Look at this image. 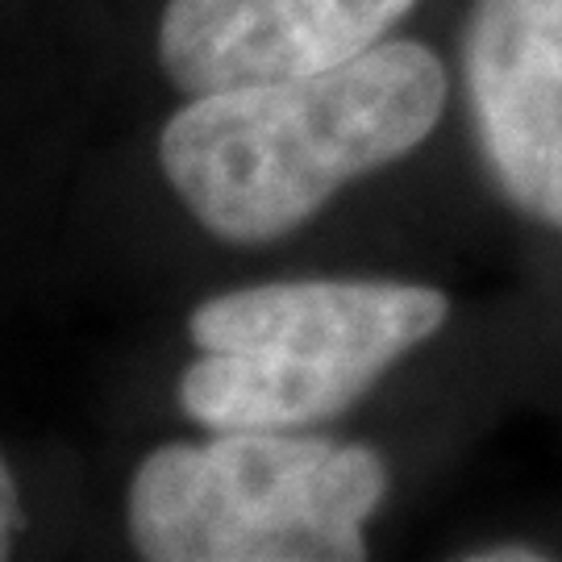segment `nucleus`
<instances>
[{
    "label": "nucleus",
    "mask_w": 562,
    "mask_h": 562,
    "mask_svg": "<svg viewBox=\"0 0 562 562\" xmlns=\"http://www.w3.org/2000/svg\"><path fill=\"white\" fill-rule=\"evenodd\" d=\"M546 554L533 546H492V550H475L467 554V562H542Z\"/></svg>",
    "instance_id": "obj_7"
},
{
    "label": "nucleus",
    "mask_w": 562,
    "mask_h": 562,
    "mask_svg": "<svg viewBox=\"0 0 562 562\" xmlns=\"http://www.w3.org/2000/svg\"><path fill=\"white\" fill-rule=\"evenodd\" d=\"M387 496L371 446L217 434L146 454L130 483V542L150 562H355Z\"/></svg>",
    "instance_id": "obj_3"
},
{
    "label": "nucleus",
    "mask_w": 562,
    "mask_h": 562,
    "mask_svg": "<svg viewBox=\"0 0 562 562\" xmlns=\"http://www.w3.org/2000/svg\"><path fill=\"white\" fill-rule=\"evenodd\" d=\"M450 80L422 42H380L359 59L196 97L162 125V176L222 241L259 246L422 146L446 113Z\"/></svg>",
    "instance_id": "obj_1"
},
{
    "label": "nucleus",
    "mask_w": 562,
    "mask_h": 562,
    "mask_svg": "<svg viewBox=\"0 0 562 562\" xmlns=\"http://www.w3.org/2000/svg\"><path fill=\"white\" fill-rule=\"evenodd\" d=\"M446 317L450 301L425 283L292 280L225 292L188 317L201 359L180 375V408L213 434L329 422Z\"/></svg>",
    "instance_id": "obj_2"
},
{
    "label": "nucleus",
    "mask_w": 562,
    "mask_h": 562,
    "mask_svg": "<svg viewBox=\"0 0 562 562\" xmlns=\"http://www.w3.org/2000/svg\"><path fill=\"white\" fill-rule=\"evenodd\" d=\"M417 0H167L159 63L188 101L359 59Z\"/></svg>",
    "instance_id": "obj_5"
},
{
    "label": "nucleus",
    "mask_w": 562,
    "mask_h": 562,
    "mask_svg": "<svg viewBox=\"0 0 562 562\" xmlns=\"http://www.w3.org/2000/svg\"><path fill=\"white\" fill-rule=\"evenodd\" d=\"M18 525H21V496H18V483H13V475H9V462L0 459V559H9Z\"/></svg>",
    "instance_id": "obj_6"
},
{
    "label": "nucleus",
    "mask_w": 562,
    "mask_h": 562,
    "mask_svg": "<svg viewBox=\"0 0 562 562\" xmlns=\"http://www.w3.org/2000/svg\"><path fill=\"white\" fill-rule=\"evenodd\" d=\"M462 71L504 201L562 229V0H475Z\"/></svg>",
    "instance_id": "obj_4"
}]
</instances>
